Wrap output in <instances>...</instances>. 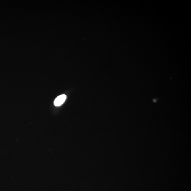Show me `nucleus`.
I'll list each match as a JSON object with an SVG mask.
<instances>
[{
  "label": "nucleus",
  "mask_w": 191,
  "mask_h": 191,
  "mask_svg": "<svg viewBox=\"0 0 191 191\" xmlns=\"http://www.w3.org/2000/svg\"><path fill=\"white\" fill-rule=\"evenodd\" d=\"M66 98V96L65 95H62L58 96L55 100L54 105L56 107H59V106L62 105L65 102Z\"/></svg>",
  "instance_id": "1"
}]
</instances>
